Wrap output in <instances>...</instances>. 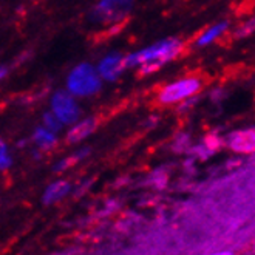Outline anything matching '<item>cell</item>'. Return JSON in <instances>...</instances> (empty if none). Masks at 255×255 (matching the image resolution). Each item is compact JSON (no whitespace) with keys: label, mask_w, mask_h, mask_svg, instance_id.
Listing matches in <instances>:
<instances>
[{"label":"cell","mask_w":255,"mask_h":255,"mask_svg":"<svg viewBox=\"0 0 255 255\" xmlns=\"http://www.w3.org/2000/svg\"><path fill=\"white\" fill-rule=\"evenodd\" d=\"M209 82V78L201 71L190 73L187 76L178 79L166 87H162L155 96V104L159 107H169L173 104L183 102L187 98L200 93L204 85Z\"/></svg>","instance_id":"1"},{"label":"cell","mask_w":255,"mask_h":255,"mask_svg":"<svg viewBox=\"0 0 255 255\" xmlns=\"http://www.w3.org/2000/svg\"><path fill=\"white\" fill-rule=\"evenodd\" d=\"M184 50V43L178 39H169L162 40L148 48H144L134 54H130L126 57V68L133 67L136 64H145V62H156L159 67H162L166 62L178 57Z\"/></svg>","instance_id":"2"},{"label":"cell","mask_w":255,"mask_h":255,"mask_svg":"<svg viewBox=\"0 0 255 255\" xmlns=\"http://www.w3.org/2000/svg\"><path fill=\"white\" fill-rule=\"evenodd\" d=\"M101 87L99 76L96 70L88 65V64H81L74 68L68 78V90L70 93L76 96H90L96 93Z\"/></svg>","instance_id":"3"},{"label":"cell","mask_w":255,"mask_h":255,"mask_svg":"<svg viewBox=\"0 0 255 255\" xmlns=\"http://www.w3.org/2000/svg\"><path fill=\"white\" fill-rule=\"evenodd\" d=\"M131 0H101L95 6L92 17L101 23H118L124 20V17L131 9Z\"/></svg>","instance_id":"4"},{"label":"cell","mask_w":255,"mask_h":255,"mask_svg":"<svg viewBox=\"0 0 255 255\" xmlns=\"http://www.w3.org/2000/svg\"><path fill=\"white\" fill-rule=\"evenodd\" d=\"M51 106H53V113L57 116V119L62 124L76 123L81 115L78 104L65 92H57L51 99Z\"/></svg>","instance_id":"5"},{"label":"cell","mask_w":255,"mask_h":255,"mask_svg":"<svg viewBox=\"0 0 255 255\" xmlns=\"http://www.w3.org/2000/svg\"><path fill=\"white\" fill-rule=\"evenodd\" d=\"M254 128L238 130L229 134L228 145L238 153H252L255 147V134Z\"/></svg>","instance_id":"6"},{"label":"cell","mask_w":255,"mask_h":255,"mask_svg":"<svg viewBox=\"0 0 255 255\" xmlns=\"http://www.w3.org/2000/svg\"><path fill=\"white\" fill-rule=\"evenodd\" d=\"M126 68V57L119 53L107 56L99 65V74L107 81H115Z\"/></svg>","instance_id":"7"},{"label":"cell","mask_w":255,"mask_h":255,"mask_svg":"<svg viewBox=\"0 0 255 255\" xmlns=\"http://www.w3.org/2000/svg\"><path fill=\"white\" fill-rule=\"evenodd\" d=\"M98 124L99 123H98L96 118H88V119H85V121L79 123L78 126H74L68 131V134H67V142L74 144V142H79V141L85 139L88 134H92L96 130Z\"/></svg>","instance_id":"8"},{"label":"cell","mask_w":255,"mask_h":255,"mask_svg":"<svg viewBox=\"0 0 255 255\" xmlns=\"http://www.w3.org/2000/svg\"><path fill=\"white\" fill-rule=\"evenodd\" d=\"M70 190V184L65 183V181H57L54 184H51L47 190H45V195H43V203L45 204H53L56 201H59L62 197L68 193Z\"/></svg>","instance_id":"9"},{"label":"cell","mask_w":255,"mask_h":255,"mask_svg":"<svg viewBox=\"0 0 255 255\" xmlns=\"http://www.w3.org/2000/svg\"><path fill=\"white\" fill-rule=\"evenodd\" d=\"M226 29H228V22H221V23H218L215 26H211L201 34V37L198 39V45H200V47H203V45L214 42L215 39H218L224 31H226Z\"/></svg>","instance_id":"10"},{"label":"cell","mask_w":255,"mask_h":255,"mask_svg":"<svg viewBox=\"0 0 255 255\" xmlns=\"http://www.w3.org/2000/svg\"><path fill=\"white\" fill-rule=\"evenodd\" d=\"M34 141L42 148H50L56 144V136H54L53 131H50L47 128H37L34 133Z\"/></svg>","instance_id":"11"},{"label":"cell","mask_w":255,"mask_h":255,"mask_svg":"<svg viewBox=\"0 0 255 255\" xmlns=\"http://www.w3.org/2000/svg\"><path fill=\"white\" fill-rule=\"evenodd\" d=\"M85 155H88V150H81V152H78L76 155H73V156H70L68 159L62 161V162H59L57 166L54 167V170H56V172L65 170V169H68L70 166H73V164H76V162H78L81 158H84Z\"/></svg>","instance_id":"12"},{"label":"cell","mask_w":255,"mask_h":255,"mask_svg":"<svg viewBox=\"0 0 255 255\" xmlns=\"http://www.w3.org/2000/svg\"><path fill=\"white\" fill-rule=\"evenodd\" d=\"M43 123H45L47 130H50V131H57V130H61V127H62V123L59 121L54 113H45L43 115Z\"/></svg>","instance_id":"13"},{"label":"cell","mask_w":255,"mask_h":255,"mask_svg":"<svg viewBox=\"0 0 255 255\" xmlns=\"http://www.w3.org/2000/svg\"><path fill=\"white\" fill-rule=\"evenodd\" d=\"M221 144H223V139H221L220 136H217V134H209V136L204 138V142H203V145H204L211 153H214L215 150H218V148L221 147Z\"/></svg>","instance_id":"14"},{"label":"cell","mask_w":255,"mask_h":255,"mask_svg":"<svg viewBox=\"0 0 255 255\" xmlns=\"http://www.w3.org/2000/svg\"><path fill=\"white\" fill-rule=\"evenodd\" d=\"M11 158L8 155V150H6V145L5 142L2 141V138H0V170L3 169H8L11 166Z\"/></svg>","instance_id":"15"},{"label":"cell","mask_w":255,"mask_h":255,"mask_svg":"<svg viewBox=\"0 0 255 255\" xmlns=\"http://www.w3.org/2000/svg\"><path fill=\"white\" fill-rule=\"evenodd\" d=\"M254 31V20H249L248 23H245L243 26H240L238 29H237V36L238 37H245V36H249L251 33Z\"/></svg>","instance_id":"16"},{"label":"cell","mask_w":255,"mask_h":255,"mask_svg":"<svg viewBox=\"0 0 255 255\" xmlns=\"http://www.w3.org/2000/svg\"><path fill=\"white\" fill-rule=\"evenodd\" d=\"M5 74H6V68L5 67H0V79L5 78Z\"/></svg>","instance_id":"17"},{"label":"cell","mask_w":255,"mask_h":255,"mask_svg":"<svg viewBox=\"0 0 255 255\" xmlns=\"http://www.w3.org/2000/svg\"><path fill=\"white\" fill-rule=\"evenodd\" d=\"M214 255H232L231 252H220V254H214Z\"/></svg>","instance_id":"18"}]
</instances>
